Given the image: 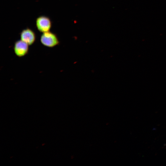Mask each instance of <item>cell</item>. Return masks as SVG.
<instances>
[{
  "label": "cell",
  "mask_w": 166,
  "mask_h": 166,
  "mask_svg": "<svg viewBox=\"0 0 166 166\" xmlns=\"http://www.w3.org/2000/svg\"><path fill=\"white\" fill-rule=\"evenodd\" d=\"M40 41L44 45L49 47H54L60 43L56 34L50 31L43 33L41 36Z\"/></svg>",
  "instance_id": "cell-1"
},
{
  "label": "cell",
  "mask_w": 166,
  "mask_h": 166,
  "mask_svg": "<svg viewBox=\"0 0 166 166\" xmlns=\"http://www.w3.org/2000/svg\"><path fill=\"white\" fill-rule=\"evenodd\" d=\"M36 25L38 30L43 33L50 31L52 23L51 19L48 17L41 16L37 18Z\"/></svg>",
  "instance_id": "cell-2"
},
{
  "label": "cell",
  "mask_w": 166,
  "mask_h": 166,
  "mask_svg": "<svg viewBox=\"0 0 166 166\" xmlns=\"http://www.w3.org/2000/svg\"><path fill=\"white\" fill-rule=\"evenodd\" d=\"M20 37L21 40L26 42L29 45H32L36 39L35 32L28 28L22 30L20 33Z\"/></svg>",
  "instance_id": "cell-3"
},
{
  "label": "cell",
  "mask_w": 166,
  "mask_h": 166,
  "mask_svg": "<svg viewBox=\"0 0 166 166\" xmlns=\"http://www.w3.org/2000/svg\"><path fill=\"white\" fill-rule=\"evenodd\" d=\"M29 45L27 43L21 40L16 41L14 46L15 53L18 57L25 56L28 53Z\"/></svg>",
  "instance_id": "cell-4"
}]
</instances>
